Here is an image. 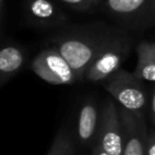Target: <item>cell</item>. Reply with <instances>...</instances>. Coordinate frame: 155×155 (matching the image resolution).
I'll use <instances>...</instances> for the list:
<instances>
[{
  "label": "cell",
  "instance_id": "obj_6",
  "mask_svg": "<svg viewBox=\"0 0 155 155\" xmlns=\"http://www.w3.org/2000/svg\"><path fill=\"white\" fill-rule=\"evenodd\" d=\"M97 145L108 155H122V127L120 113L113 101L103 108L97 130Z\"/></svg>",
  "mask_w": 155,
  "mask_h": 155
},
{
  "label": "cell",
  "instance_id": "obj_8",
  "mask_svg": "<svg viewBox=\"0 0 155 155\" xmlns=\"http://www.w3.org/2000/svg\"><path fill=\"white\" fill-rule=\"evenodd\" d=\"M27 21L40 28H57L67 23L65 13L51 0H25Z\"/></svg>",
  "mask_w": 155,
  "mask_h": 155
},
{
  "label": "cell",
  "instance_id": "obj_3",
  "mask_svg": "<svg viewBox=\"0 0 155 155\" xmlns=\"http://www.w3.org/2000/svg\"><path fill=\"white\" fill-rule=\"evenodd\" d=\"M104 88L125 109L142 113L147 104V92L143 80L134 73L119 69L104 81Z\"/></svg>",
  "mask_w": 155,
  "mask_h": 155
},
{
  "label": "cell",
  "instance_id": "obj_1",
  "mask_svg": "<svg viewBox=\"0 0 155 155\" xmlns=\"http://www.w3.org/2000/svg\"><path fill=\"white\" fill-rule=\"evenodd\" d=\"M110 30L109 28L98 25L73 28L50 36L46 44L48 45L47 47L58 51L63 56L73 68L78 81H82Z\"/></svg>",
  "mask_w": 155,
  "mask_h": 155
},
{
  "label": "cell",
  "instance_id": "obj_15",
  "mask_svg": "<svg viewBox=\"0 0 155 155\" xmlns=\"http://www.w3.org/2000/svg\"><path fill=\"white\" fill-rule=\"evenodd\" d=\"M0 12H1V24L4 25V21H5V0H0Z\"/></svg>",
  "mask_w": 155,
  "mask_h": 155
},
{
  "label": "cell",
  "instance_id": "obj_7",
  "mask_svg": "<svg viewBox=\"0 0 155 155\" xmlns=\"http://www.w3.org/2000/svg\"><path fill=\"white\" fill-rule=\"evenodd\" d=\"M122 127V155H145L147 132L142 113L121 107L119 110Z\"/></svg>",
  "mask_w": 155,
  "mask_h": 155
},
{
  "label": "cell",
  "instance_id": "obj_17",
  "mask_svg": "<svg viewBox=\"0 0 155 155\" xmlns=\"http://www.w3.org/2000/svg\"><path fill=\"white\" fill-rule=\"evenodd\" d=\"M93 155H108L99 145H96L94 147V150H93Z\"/></svg>",
  "mask_w": 155,
  "mask_h": 155
},
{
  "label": "cell",
  "instance_id": "obj_2",
  "mask_svg": "<svg viewBox=\"0 0 155 155\" xmlns=\"http://www.w3.org/2000/svg\"><path fill=\"white\" fill-rule=\"evenodd\" d=\"M131 50V40L124 31L110 30L102 44L94 61L87 69L84 80L90 82L105 81L121 69Z\"/></svg>",
  "mask_w": 155,
  "mask_h": 155
},
{
  "label": "cell",
  "instance_id": "obj_9",
  "mask_svg": "<svg viewBox=\"0 0 155 155\" xmlns=\"http://www.w3.org/2000/svg\"><path fill=\"white\" fill-rule=\"evenodd\" d=\"M25 56L23 50L13 44L4 45L0 51V84L12 79L23 67Z\"/></svg>",
  "mask_w": 155,
  "mask_h": 155
},
{
  "label": "cell",
  "instance_id": "obj_4",
  "mask_svg": "<svg viewBox=\"0 0 155 155\" xmlns=\"http://www.w3.org/2000/svg\"><path fill=\"white\" fill-rule=\"evenodd\" d=\"M101 5L109 15L127 27L155 25V0H102Z\"/></svg>",
  "mask_w": 155,
  "mask_h": 155
},
{
  "label": "cell",
  "instance_id": "obj_16",
  "mask_svg": "<svg viewBox=\"0 0 155 155\" xmlns=\"http://www.w3.org/2000/svg\"><path fill=\"white\" fill-rule=\"evenodd\" d=\"M151 117H153V122L155 125V91L151 97Z\"/></svg>",
  "mask_w": 155,
  "mask_h": 155
},
{
  "label": "cell",
  "instance_id": "obj_12",
  "mask_svg": "<svg viewBox=\"0 0 155 155\" xmlns=\"http://www.w3.org/2000/svg\"><path fill=\"white\" fill-rule=\"evenodd\" d=\"M47 155H73L71 142L63 130L57 133Z\"/></svg>",
  "mask_w": 155,
  "mask_h": 155
},
{
  "label": "cell",
  "instance_id": "obj_13",
  "mask_svg": "<svg viewBox=\"0 0 155 155\" xmlns=\"http://www.w3.org/2000/svg\"><path fill=\"white\" fill-rule=\"evenodd\" d=\"M69 8L78 12H91L94 7L101 5L102 0H57Z\"/></svg>",
  "mask_w": 155,
  "mask_h": 155
},
{
  "label": "cell",
  "instance_id": "obj_14",
  "mask_svg": "<svg viewBox=\"0 0 155 155\" xmlns=\"http://www.w3.org/2000/svg\"><path fill=\"white\" fill-rule=\"evenodd\" d=\"M147 155H155V133L151 132L147 140Z\"/></svg>",
  "mask_w": 155,
  "mask_h": 155
},
{
  "label": "cell",
  "instance_id": "obj_11",
  "mask_svg": "<svg viewBox=\"0 0 155 155\" xmlns=\"http://www.w3.org/2000/svg\"><path fill=\"white\" fill-rule=\"evenodd\" d=\"M99 120L98 108L91 99H87L80 110L78 121V134L82 142H88L94 136L99 126Z\"/></svg>",
  "mask_w": 155,
  "mask_h": 155
},
{
  "label": "cell",
  "instance_id": "obj_5",
  "mask_svg": "<svg viewBox=\"0 0 155 155\" xmlns=\"http://www.w3.org/2000/svg\"><path fill=\"white\" fill-rule=\"evenodd\" d=\"M30 68L40 79L52 85H70L78 81L69 63L58 51L51 47L39 52L31 61Z\"/></svg>",
  "mask_w": 155,
  "mask_h": 155
},
{
  "label": "cell",
  "instance_id": "obj_10",
  "mask_svg": "<svg viewBox=\"0 0 155 155\" xmlns=\"http://www.w3.org/2000/svg\"><path fill=\"white\" fill-rule=\"evenodd\" d=\"M137 57L134 74L143 81L155 82V42L142 41L137 46Z\"/></svg>",
  "mask_w": 155,
  "mask_h": 155
}]
</instances>
